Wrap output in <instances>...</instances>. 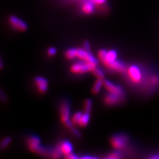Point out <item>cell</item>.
Returning a JSON list of instances; mask_svg holds the SVG:
<instances>
[{"label":"cell","instance_id":"cell-5","mask_svg":"<svg viewBox=\"0 0 159 159\" xmlns=\"http://www.w3.org/2000/svg\"><path fill=\"white\" fill-rule=\"evenodd\" d=\"M8 21L11 27L20 32H24L27 31V23L23 21L22 19L17 17V16H11L8 18Z\"/></svg>","mask_w":159,"mask_h":159},{"label":"cell","instance_id":"cell-20","mask_svg":"<svg viewBox=\"0 0 159 159\" xmlns=\"http://www.w3.org/2000/svg\"><path fill=\"white\" fill-rule=\"evenodd\" d=\"M50 155H51L52 158H58L61 157L62 154L61 153V151H60V149H59L58 146L57 145V147H56L55 148H54V150L51 153H50Z\"/></svg>","mask_w":159,"mask_h":159},{"label":"cell","instance_id":"cell-14","mask_svg":"<svg viewBox=\"0 0 159 159\" xmlns=\"http://www.w3.org/2000/svg\"><path fill=\"white\" fill-rule=\"evenodd\" d=\"M103 86V79L98 78L92 88V92L93 94L98 93L99 92H100L101 88Z\"/></svg>","mask_w":159,"mask_h":159},{"label":"cell","instance_id":"cell-18","mask_svg":"<svg viewBox=\"0 0 159 159\" xmlns=\"http://www.w3.org/2000/svg\"><path fill=\"white\" fill-rule=\"evenodd\" d=\"M92 107V100L89 99H87L84 102V112L90 113Z\"/></svg>","mask_w":159,"mask_h":159},{"label":"cell","instance_id":"cell-3","mask_svg":"<svg viewBox=\"0 0 159 159\" xmlns=\"http://www.w3.org/2000/svg\"><path fill=\"white\" fill-rule=\"evenodd\" d=\"M60 115L62 122L68 128H73V124L70 119V104L67 101H63L60 107Z\"/></svg>","mask_w":159,"mask_h":159},{"label":"cell","instance_id":"cell-6","mask_svg":"<svg viewBox=\"0 0 159 159\" xmlns=\"http://www.w3.org/2000/svg\"><path fill=\"white\" fill-rule=\"evenodd\" d=\"M127 73L131 80L135 84H139L143 80V76L141 69L137 65H131L127 70Z\"/></svg>","mask_w":159,"mask_h":159},{"label":"cell","instance_id":"cell-16","mask_svg":"<svg viewBox=\"0 0 159 159\" xmlns=\"http://www.w3.org/2000/svg\"><path fill=\"white\" fill-rule=\"evenodd\" d=\"M65 57L68 60H72L76 58V48H69L65 52Z\"/></svg>","mask_w":159,"mask_h":159},{"label":"cell","instance_id":"cell-2","mask_svg":"<svg viewBox=\"0 0 159 159\" xmlns=\"http://www.w3.org/2000/svg\"><path fill=\"white\" fill-rule=\"evenodd\" d=\"M27 146L30 151L41 155H46L48 154L46 148L41 145V139L36 136H32L27 139Z\"/></svg>","mask_w":159,"mask_h":159},{"label":"cell","instance_id":"cell-4","mask_svg":"<svg viewBox=\"0 0 159 159\" xmlns=\"http://www.w3.org/2000/svg\"><path fill=\"white\" fill-rule=\"evenodd\" d=\"M110 143L111 146L116 150H121L126 147L128 138L124 135H116L111 138Z\"/></svg>","mask_w":159,"mask_h":159},{"label":"cell","instance_id":"cell-25","mask_svg":"<svg viewBox=\"0 0 159 159\" xmlns=\"http://www.w3.org/2000/svg\"><path fill=\"white\" fill-rule=\"evenodd\" d=\"M56 53H57V49L54 47H50L47 51L48 55L50 57L54 56L56 54Z\"/></svg>","mask_w":159,"mask_h":159},{"label":"cell","instance_id":"cell-11","mask_svg":"<svg viewBox=\"0 0 159 159\" xmlns=\"http://www.w3.org/2000/svg\"><path fill=\"white\" fill-rule=\"evenodd\" d=\"M34 84L39 92L44 93L48 89V81L46 78L41 76H37L34 78Z\"/></svg>","mask_w":159,"mask_h":159},{"label":"cell","instance_id":"cell-29","mask_svg":"<svg viewBox=\"0 0 159 159\" xmlns=\"http://www.w3.org/2000/svg\"><path fill=\"white\" fill-rule=\"evenodd\" d=\"M84 49L87 50V51H90V44H89V43L88 41L84 42Z\"/></svg>","mask_w":159,"mask_h":159},{"label":"cell","instance_id":"cell-23","mask_svg":"<svg viewBox=\"0 0 159 159\" xmlns=\"http://www.w3.org/2000/svg\"><path fill=\"white\" fill-rule=\"evenodd\" d=\"M150 82L152 86H157L159 84V78L157 76H152L150 78Z\"/></svg>","mask_w":159,"mask_h":159},{"label":"cell","instance_id":"cell-22","mask_svg":"<svg viewBox=\"0 0 159 159\" xmlns=\"http://www.w3.org/2000/svg\"><path fill=\"white\" fill-rule=\"evenodd\" d=\"M121 157H122V154L117 151L111 153L107 158H111V159H116V158H120Z\"/></svg>","mask_w":159,"mask_h":159},{"label":"cell","instance_id":"cell-1","mask_svg":"<svg viewBox=\"0 0 159 159\" xmlns=\"http://www.w3.org/2000/svg\"><path fill=\"white\" fill-rule=\"evenodd\" d=\"M98 64L92 62L82 61L74 63L70 67V72L74 74H82L88 72H92L97 67Z\"/></svg>","mask_w":159,"mask_h":159},{"label":"cell","instance_id":"cell-27","mask_svg":"<svg viewBox=\"0 0 159 159\" xmlns=\"http://www.w3.org/2000/svg\"><path fill=\"white\" fill-rule=\"evenodd\" d=\"M71 131H72V133H73V135L74 136H76V137H80V133L78 131V130L77 129L73 127V128L71 129Z\"/></svg>","mask_w":159,"mask_h":159},{"label":"cell","instance_id":"cell-17","mask_svg":"<svg viewBox=\"0 0 159 159\" xmlns=\"http://www.w3.org/2000/svg\"><path fill=\"white\" fill-rule=\"evenodd\" d=\"M82 114H83V113H82L80 111H78V112H76L72 117L71 121H72L73 125H78L79 121H80V120Z\"/></svg>","mask_w":159,"mask_h":159},{"label":"cell","instance_id":"cell-10","mask_svg":"<svg viewBox=\"0 0 159 159\" xmlns=\"http://www.w3.org/2000/svg\"><path fill=\"white\" fill-rule=\"evenodd\" d=\"M106 66H107L108 68L111 70L116 71V72L123 73V74L126 73L127 70V68L126 67L125 64L121 62V61H117V60H116V61L109 63Z\"/></svg>","mask_w":159,"mask_h":159},{"label":"cell","instance_id":"cell-7","mask_svg":"<svg viewBox=\"0 0 159 159\" xmlns=\"http://www.w3.org/2000/svg\"><path fill=\"white\" fill-rule=\"evenodd\" d=\"M76 58H78L82 61L88 62H92L98 64V60L93 57L90 51H88L86 49L76 48Z\"/></svg>","mask_w":159,"mask_h":159},{"label":"cell","instance_id":"cell-12","mask_svg":"<svg viewBox=\"0 0 159 159\" xmlns=\"http://www.w3.org/2000/svg\"><path fill=\"white\" fill-rule=\"evenodd\" d=\"M80 9L82 13L89 16V15H92L94 13L96 10V7L95 5L90 0H86V1L82 2Z\"/></svg>","mask_w":159,"mask_h":159},{"label":"cell","instance_id":"cell-8","mask_svg":"<svg viewBox=\"0 0 159 159\" xmlns=\"http://www.w3.org/2000/svg\"><path fill=\"white\" fill-rule=\"evenodd\" d=\"M103 86L108 91V92L116 93L122 97L124 96L122 88L120 86L116 85V84H114L108 80H103Z\"/></svg>","mask_w":159,"mask_h":159},{"label":"cell","instance_id":"cell-21","mask_svg":"<svg viewBox=\"0 0 159 159\" xmlns=\"http://www.w3.org/2000/svg\"><path fill=\"white\" fill-rule=\"evenodd\" d=\"M11 142V138L10 137H7L5 139H3V140L0 143V147L2 149L6 148L10 143Z\"/></svg>","mask_w":159,"mask_h":159},{"label":"cell","instance_id":"cell-30","mask_svg":"<svg viewBox=\"0 0 159 159\" xmlns=\"http://www.w3.org/2000/svg\"><path fill=\"white\" fill-rule=\"evenodd\" d=\"M151 158H153V159H155V158H159V156H153V157H151Z\"/></svg>","mask_w":159,"mask_h":159},{"label":"cell","instance_id":"cell-13","mask_svg":"<svg viewBox=\"0 0 159 159\" xmlns=\"http://www.w3.org/2000/svg\"><path fill=\"white\" fill-rule=\"evenodd\" d=\"M58 146L61 153L64 156L72 152L73 147L70 142H69L68 141H64L62 143L58 144Z\"/></svg>","mask_w":159,"mask_h":159},{"label":"cell","instance_id":"cell-19","mask_svg":"<svg viewBox=\"0 0 159 159\" xmlns=\"http://www.w3.org/2000/svg\"><path fill=\"white\" fill-rule=\"evenodd\" d=\"M92 72L97 78L103 79L104 77H105V74H104L102 70H100L97 67L96 68H94L92 71Z\"/></svg>","mask_w":159,"mask_h":159},{"label":"cell","instance_id":"cell-15","mask_svg":"<svg viewBox=\"0 0 159 159\" xmlns=\"http://www.w3.org/2000/svg\"><path fill=\"white\" fill-rule=\"evenodd\" d=\"M89 119H90V116H89V113L84 112L82 114V117L80 119V120L78 125L82 127H86L88 124L89 121Z\"/></svg>","mask_w":159,"mask_h":159},{"label":"cell","instance_id":"cell-28","mask_svg":"<svg viewBox=\"0 0 159 159\" xmlns=\"http://www.w3.org/2000/svg\"><path fill=\"white\" fill-rule=\"evenodd\" d=\"M64 157H65L66 158H68V159H76V158H78V157L77 156H76L75 155H74V153L71 152L68 154V155L64 156Z\"/></svg>","mask_w":159,"mask_h":159},{"label":"cell","instance_id":"cell-31","mask_svg":"<svg viewBox=\"0 0 159 159\" xmlns=\"http://www.w3.org/2000/svg\"><path fill=\"white\" fill-rule=\"evenodd\" d=\"M2 64L1 62V60H0V68H2Z\"/></svg>","mask_w":159,"mask_h":159},{"label":"cell","instance_id":"cell-9","mask_svg":"<svg viewBox=\"0 0 159 159\" xmlns=\"http://www.w3.org/2000/svg\"><path fill=\"white\" fill-rule=\"evenodd\" d=\"M122 96H120L116 93H113L109 92L104 96L103 102L107 106H115L119 102L122 100Z\"/></svg>","mask_w":159,"mask_h":159},{"label":"cell","instance_id":"cell-26","mask_svg":"<svg viewBox=\"0 0 159 159\" xmlns=\"http://www.w3.org/2000/svg\"><path fill=\"white\" fill-rule=\"evenodd\" d=\"M0 100L4 102L7 101V97L6 93H5L4 91L2 89H0Z\"/></svg>","mask_w":159,"mask_h":159},{"label":"cell","instance_id":"cell-24","mask_svg":"<svg viewBox=\"0 0 159 159\" xmlns=\"http://www.w3.org/2000/svg\"><path fill=\"white\" fill-rule=\"evenodd\" d=\"M90 1L95 5V6L99 7L102 6V5L106 4L107 0H90Z\"/></svg>","mask_w":159,"mask_h":159}]
</instances>
